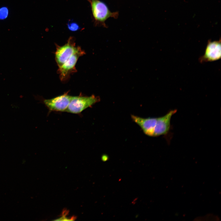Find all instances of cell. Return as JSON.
<instances>
[{
    "label": "cell",
    "mask_w": 221,
    "mask_h": 221,
    "mask_svg": "<svg viewBox=\"0 0 221 221\" xmlns=\"http://www.w3.org/2000/svg\"><path fill=\"white\" fill-rule=\"evenodd\" d=\"M56 51L55 53V60L59 67L76 51L77 47L76 46L74 37H70L67 43L64 45L56 44Z\"/></svg>",
    "instance_id": "4"
},
{
    "label": "cell",
    "mask_w": 221,
    "mask_h": 221,
    "mask_svg": "<svg viewBox=\"0 0 221 221\" xmlns=\"http://www.w3.org/2000/svg\"><path fill=\"white\" fill-rule=\"evenodd\" d=\"M177 111L176 109L172 110L164 116L157 118L153 137L165 135L168 133L170 128L171 118Z\"/></svg>",
    "instance_id": "7"
},
{
    "label": "cell",
    "mask_w": 221,
    "mask_h": 221,
    "mask_svg": "<svg viewBox=\"0 0 221 221\" xmlns=\"http://www.w3.org/2000/svg\"><path fill=\"white\" fill-rule=\"evenodd\" d=\"M100 100V97L92 95L90 96H83L80 94L77 96H72L65 112L79 114L84 110L91 107Z\"/></svg>",
    "instance_id": "1"
},
{
    "label": "cell",
    "mask_w": 221,
    "mask_h": 221,
    "mask_svg": "<svg viewBox=\"0 0 221 221\" xmlns=\"http://www.w3.org/2000/svg\"><path fill=\"white\" fill-rule=\"evenodd\" d=\"M67 26L68 29L72 32L76 31L81 29L79 24L73 20H69Z\"/></svg>",
    "instance_id": "9"
},
{
    "label": "cell",
    "mask_w": 221,
    "mask_h": 221,
    "mask_svg": "<svg viewBox=\"0 0 221 221\" xmlns=\"http://www.w3.org/2000/svg\"><path fill=\"white\" fill-rule=\"evenodd\" d=\"M85 54L80 47L77 46L76 51L60 67H59L57 73L62 82L68 79L71 74L77 71L75 66L79 57Z\"/></svg>",
    "instance_id": "3"
},
{
    "label": "cell",
    "mask_w": 221,
    "mask_h": 221,
    "mask_svg": "<svg viewBox=\"0 0 221 221\" xmlns=\"http://www.w3.org/2000/svg\"><path fill=\"white\" fill-rule=\"evenodd\" d=\"M131 118L141 128L145 135L153 137L157 118H144L132 115Z\"/></svg>",
    "instance_id": "8"
},
{
    "label": "cell",
    "mask_w": 221,
    "mask_h": 221,
    "mask_svg": "<svg viewBox=\"0 0 221 221\" xmlns=\"http://www.w3.org/2000/svg\"><path fill=\"white\" fill-rule=\"evenodd\" d=\"M68 92L53 98L44 99L43 103L50 111L65 112L72 97L68 95Z\"/></svg>",
    "instance_id": "5"
},
{
    "label": "cell",
    "mask_w": 221,
    "mask_h": 221,
    "mask_svg": "<svg viewBox=\"0 0 221 221\" xmlns=\"http://www.w3.org/2000/svg\"><path fill=\"white\" fill-rule=\"evenodd\" d=\"M221 44L220 40L211 41H209L204 55L199 59L201 63L218 60L221 57Z\"/></svg>",
    "instance_id": "6"
},
{
    "label": "cell",
    "mask_w": 221,
    "mask_h": 221,
    "mask_svg": "<svg viewBox=\"0 0 221 221\" xmlns=\"http://www.w3.org/2000/svg\"><path fill=\"white\" fill-rule=\"evenodd\" d=\"M90 4L92 15L96 23L100 24L106 27L105 23L110 17L116 19L119 14L118 12H111L105 3L99 0H87Z\"/></svg>",
    "instance_id": "2"
},
{
    "label": "cell",
    "mask_w": 221,
    "mask_h": 221,
    "mask_svg": "<svg viewBox=\"0 0 221 221\" xmlns=\"http://www.w3.org/2000/svg\"><path fill=\"white\" fill-rule=\"evenodd\" d=\"M8 14L7 8L3 7L0 9V19H3L6 17Z\"/></svg>",
    "instance_id": "10"
}]
</instances>
